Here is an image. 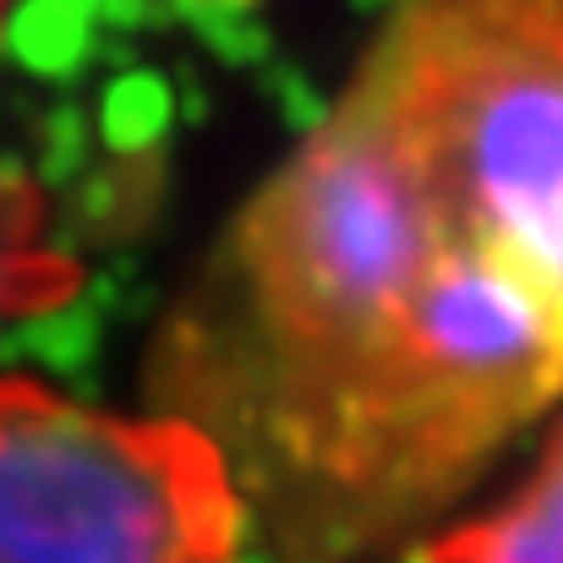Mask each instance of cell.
Segmentation results:
<instances>
[{
	"instance_id": "1",
	"label": "cell",
	"mask_w": 563,
	"mask_h": 563,
	"mask_svg": "<svg viewBox=\"0 0 563 563\" xmlns=\"http://www.w3.org/2000/svg\"><path fill=\"white\" fill-rule=\"evenodd\" d=\"M290 559L399 548L563 399V0H399L154 356Z\"/></svg>"
},
{
	"instance_id": "2",
	"label": "cell",
	"mask_w": 563,
	"mask_h": 563,
	"mask_svg": "<svg viewBox=\"0 0 563 563\" xmlns=\"http://www.w3.org/2000/svg\"><path fill=\"white\" fill-rule=\"evenodd\" d=\"M241 537L235 476L191 421L0 377V563H241Z\"/></svg>"
},
{
	"instance_id": "3",
	"label": "cell",
	"mask_w": 563,
	"mask_h": 563,
	"mask_svg": "<svg viewBox=\"0 0 563 563\" xmlns=\"http://www.w3.org/2000/svg\"><path fill=\"white\" fill-rule=\"evenodd\" d=\"M432 563H563V421L526 482L482 520L449 531Z\"/></svg>"
},
{
	"instance_id": "4",
	"label": "cell",
	"mask_w": 563,
	"mask_h": 563,
	"mask_svg": "<svg viewBox=\"0 0 563 563\" xmlns=\"http://www.w3.org/2000/svg\"><path fill=\"white\" fill-rule=\"evenodd\" d=\"M22 230H27V219L5 213V202H0V318L44 301V285L60 274V257L38 252Z\"/></svg>"
},
{
	"instance_id": "5",
	"label": "cell",
	"mask_w": 563,
	"mask_h": 563,
	"mask_svg": "<svg viewBox=\"0 0 563 563\" xmlns=\"http://www.w3.org/2000/svg\"><path fill=\"white\" fill-rule=\"evenodd\" d=\"M0 22H5V0H0Z\"/></svg>"
}]
</instances>
